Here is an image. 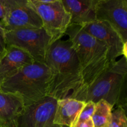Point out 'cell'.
Returning a JSON list of instances; mask_svg holds the SVG:
<instances>
[{"instance_id": "ffe728a7", "label": "cell", "mask_w": 127, "mask_h": 127, "mask_svg": "<svg viewBox=\"0 0 127 127\" xmlns=\"http://www.w3.org/2000/svg\"><path fill=\"white\" fill-rule=\"evenodd\" d=\"M72 127H94V124H93L92 118H91L89 120H86L84 122L75 124Z\"/></svg>"}, {"instance_id": "7a4b0ae2", "label": "cell", "mask_w": 127, "mask_h": 127, "mask_svg": "<svg viewBox=\"0 0 127 127\" xmlns=\"http://www.w3.org/2000/svg\"><path fill=\"white\" fill-rule=\"evenodd\" d=\"M65 34L69 37L79 60L83 79V93L78 100H80L87 89L109 67V48L81 26L70 24Z\"/></svg>"}, {"instance_id": "6da1fadb", "label": "cell", "mask_w": 127, "mask_h": 127, "mask_svg": "<svg viewBox=\"0 0 127 127\" xmlns=\"http://www.w3.org/2000/svg\"><path fill=\"white\" fill-rule=\"evenodd\" d=\"M45 63L53 74L49 95L56 99L78 100L83 93L79 60L69 39H59L50 47Z\"/></svg>"}, {"instance_id": "2e32d148", "label": "cell", "mask_w": 127, "mask_h": 127, "mask_svg": "<svg viewBox=\"0 0 127 127\" xmlns=\"http://www.w3.org/2000/svg\"><path fill=\"white\" fill-rule=\"evenodd\" d=\"M109 127H127L126 110L117 107L112 112L111 120Z\"/></svg>"}, {"instance_id": "d6986e66", "label": "cell", "mask_w": 127, "mask_h": 127, "mask_svg": "<svg viewBox=\"0 0 127 127\" xmlns=\"http://www.w3.org/2000/svg\"><path fill=\"white\" fill-rule=\"evenodd\" d=\"M7 13V1L6 0H0V19L2 20Z\"/></svg>"}, {"instance_id": "4fadbf2b", "label": "cell", "mask_w": 127, "mask_h": 127, "mask_svg": "<svg viewBox=\"0 0 127 127\" xmlns=\"http://www.w3.org/2000/svg\"><path fill=\"white\" fill-rule=\"evenodd\" d=\"M25 107L20 97L0 91V127H17V120Z\"/></svg>"}, {"instance_id": "52a82bcc", "label": "cell", "mask_w": 127, "mask_h": 127, "mask_svg": "<svg viewBox=\"0 0 127 127\" xmlns=\"http://www.w3.org/2000/svg\"><path fill=\"white\" fill-rule=\"evenodd\" d=\"M7 13L1 21L5 31L42 28L40 18L29 0H6Z\"/></svg>"}, {"instance_id": "30bf717a", "label": "cell", "mask_w": 127, "mask_h": 127, "mask_svg": "<svg viewBox=\"0 0 127 127\" xmlns=\"http://www.w3.org/2000/svg\"><path fill=\"white\" fill-rule=\"evenodd\" d=\"M81 27L87 33L107 46L109 63L116 61L121 55L127 58V43H124L120 35L109 24L104 21H95Z\"/></svg>"}, {"instance_id": "ac0fdd59", "label": "cell", "mask_w": 127, "mask_h": 127, "mask_svg": "<svg viewBox=\"0 0 127 127\" xmlns=\"http://www.w3.org/2000/svg\"><path fill=\"white\" fill-rule=\"evenodd\" d=\"M6 47L7 45L5 38V29L2 22L0 21V58L6 52Z\"/></svg>"}, {"instance_id": "277c9868", "label": "cell", "mask_w": 127, "mask_h": 127, "mask_svg": "<svg viewBox=\"0 0 127 127\" xmlns=\"http://www.w3.org/2000/svg\"><path fill=\"white\" fill-rule=\"evenodd\" d=\"M127 76V58L110 63L107 69L88 88L80 101L96 104L104 100L112 106L117 105L126 110L125 94Z\"/></svg>"}, {"instance_id": "9a60e30c", "label": "cell", "mask_w": 127, "mask_h": 127, "mask_svg": "<svg viewBox=\"0 0 127 127\" xmlns=\"http://www.w3.org/2000/svg\"><path fill=\"white\" fill-rule=\"evenodd\" d=\"M114 107L104 100L95 104V109L92 116L94 127H109L111 120Z\"/></svg>"}, {"instance_id": "8992f818", "label": "cell", "mask_w": 127, "mask_h": 127, "mask_svg": "<svg viewBox=\"0 0 127 127\" xmlns=\"http://www.w3.org/2000/svg\"><path fill=\"white\" fill-rule=\"evenodd\" d=\"M7 46H13L28 53L35 62L45 63L47 52L53 43L43 28L5 31Z\"/></svg>"}, {"instance_id": "9c48e42d", "label": "cell", "mask_w": 127, "mask_h": 127, "mask_svg": "<svg viewBox=\"0 0 127 127\" xmlns=\"http://www.w3.org/2000/svg\"><path fill=\"white\" fill-rule=\"evenodd\" d=\"M96 21L109 24L127 43V0H98L95 6Z\"/></svg>"}, {"instance_id": "ba28073f", "label": "cell", "mask_w": 127, "mask_h": 127, "mask_svg": "<svg viewBox=\"0 0 127 127\" xmlns=\"http://www.w3.org/2000/svg\"><path fill=\"white\" fill-rule=\"evenodd\" d=\"M57 99L45 97L36 102L25 106L17 120V127H53Z\"/></svg>"}, {"instance_id": "5b68a950", "label": "cell", "mask_w": 127, "mask_h": 127, "mask_svg": "<svg viewBox=\"0 0 127 127\" xmlns=\"http://www.w3.org/2000/svg\"><path fill=\"white\" fill-rule=\"evenodd\" d=\"M29 2L42 21V28L53 42L61 39L71 24V16L62 0H29Z\"/></svg>"}, {"instance_id": "8fae6325", "label": "cell", "mask_w": 127, "mask_h": 127, "mask_svg": "<svg viewBox=\"0 0 127 127\" xmlns=\"http://www.w3.org/2000/svg\"><path fill=\"white\" fill-rule=\"evenodd\" d=\"M34 62L33 58L22 50L13 46H7L6 52L0 58V86L22 67Z\"/></svg>"}, {"instance_id": "5bb4252c", "label": "cell", "mask_w": 127, "mask_h": 127, "mask_svg": "<svg viewBox=\"0 0 127 127\" xmlns=\"http://www.w3.org/2000/svg\"><path fill=\"white\" fill-rule=\"evenodd\" d=\"M85 104L71 98L57 100L53 127H71Z\"/></svg>"}, {"instance_id": "7c38bea8", "label": "cell", "mask_w": 127, "mask_h": 127, "mask_svg": "<svg viewBox=\"0 0 127 127\" xmlns=\"http://www.w3.org/2000/svg\"><path fill=\"white\" fill-rule=\"evenodd\" d=\"M98 0H62L71 16V24L83 26L96 21L95 6Z\"/></svg>"}, {"instance_id": "3957f363", "label": "cell", "mask_w": 127, "mask_h": 127, "mask_svg": "<svg viewBox=\"0 0 127 127\" xmlns=\"http://www.w3.org/2000/svg\"><path fill=\"white\" fill-rule=\"evenodd\" d=\"M53 74L45 63L35 61L5 81L0 91L20 97L27 106L49 95Z\"/></svg>"}, {"instance_id": "e0dca14e", "label": "cell", "mask_w": 127, "mask_h": 127, "mask_svg": "<svg viewBox=\"0 0 127 127\" xmlns=\"http://www.w3.org/2000/svg\"><path fill=\"white\" fill-rule=\"evenodd\" d=\"M95 104H94L93 102H86L84 107L83 108V109L79 112V115L77 117L76 119L75 122L73 124V125H72V127L75 125V124L84 122L86 121V120L92 118L94 109H95Z\"/></svg>"}]
</instances>
